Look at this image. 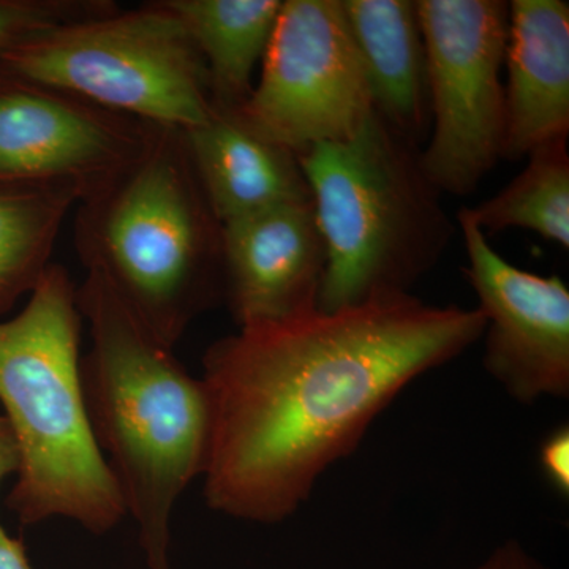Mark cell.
<instances>
[{
  "instance_id": "cell-15",
  "label": "cell",
  "mask_w": 569,
  "mask_h": 569,
  "mask_svg": "<svg viewBox=\"0 0 569 569\" xmlns=\"http://www.w3.org/2000/svg\"><path fill=\"white\" fill-rule=\"evenodd\" d=\"M208 69L212 103L241 108L253 91L283 0H164Z\"/></svg>"
},
{
  "instance_id": "cell-18",
  "label": "cell",
  "mask_w": 569,
  "mask_h": 569,
  "mask_svg": "<svg viewBox=\"0 0 569 569\" xmlns=\"http://www.w3.org/2000/svg\"><path fill=\"white\" fill-rule=\"evenodd\" d=\"M111 3L108 0H0V51L28 33L88 17Z\"/></svg>"
},
{
  "instance_id": "cell-20",
  "label": "cell",
  "mask_w": 569,
  "mask_h": 569,
  "mask_svg": "<svg viewBox=\"0 0 569 569\" xmlns=\"http://www.w3.org/2000/svg\"><path fill=\"white\" fill-rule=\"evenodd\" d=\"M467 569H553L542 563L523 548L518 539H508L486 557L481 563Z\"/></svg>"
},
{
  "instance_id": "cell-21",
  "label": "cell",
  "mask_w": 569,
  "mask_h": 569,
  "mask_svg": "<svg viewBox=\"0 0 569 569\" xmlns=\"http://www.w3.org/2000/svg\"><path fill=\"white\" fill-rule=\"evenodd\" d=\"M21 466L20 447L9 419L0 415V485L10 475H18Z\"/></svg>"
},
{
  "instance_id": "cell-4",
  "label": "cell",
  "mask_w": 569,
  "mask_h": 569,
  "mask_svg": "<svg viewBox=\"0 0 569 569\" xmlns=\"http://www.w3.org/2000/svg\"><path fill=\"white\" fill-rule=\"evenodd\" d=\"M74 242L86 269L168 347L223 301L222 223L181 130L153 127L144 151L81 201Z\"/></svg>"
},
{
  "instance_id": "cell-8",
  "label": "cell",
  "mask_w": 569,
  "mask_h": 569,
  "mask_svg": "<svg viewBox=\"0 0 569 569\" xmlns=\"http://www.w3.org/2000/svg\"><path fill=\"white\" fill-rule=\"evenodd\" d=\"M261 62L260 82L238 110L296 156L348 140L372 116L342 0H283Z\"/></svg>"
},
{
  "instance_id": "cell-5",
  "label": "cell",
  "mask_w": 569,
  "mask_h": 569,
  "mask_svg": "<svg viewBox=\"0 0 569 569\" xmlns=\"http://www.w3.org/2000/svg\"><path fill=\"white\" fill-rule=\"evenodd\" d=\"M419 157L376 110L348 140L298 153L326 246L317 309L410 295L443 257L455 224Z\"/></svg>"
},
{
  "instance_id": "cell-22",
  "label": "cell",
  "mask_w": 569,
  "mask_h": 569,
  "mask_svg": "<svg viewBox=\"0 0 569 569\" xmlns=\"http://www.w3.org/2000/svg\"><path fill=\"white\" fill-rule=\"evenodd\" d=\"M0 569H33L21 539L10 537L0 526Z\"/></svg>"
},
{
  "instance_id": "cell-2",
  "label": "cell",
  "mask_w": 569,
  "mask_h": 569,
  "mask_svg": "<svg viewBox=\"0 0 569 569\" xmlns=\"http://www.w3.org/2000/svg\"><path fill=\"white\" fill-rule=\"evenodd\" d=\"M77 299L91 331L81 380L93 436L149 568L170 569L173 509L208 460V391L99 272L88 271Z\"/></svg>"
},
{
  "instance_id": "cell-1",
  "label": "cell",
  "mask_w": 569,
  "mask_h": 569,
  "mask_svg": "<svg viewBox=\"0 0 569 569\" xmlns=\"http://www.w3.org/2000/svg\"><path fill=\"white\" fill-rule=\"evenodd\" d=\"M479 309L387 296L249 326L206 350V505L280 523L299 511L400 392L482 339Z\"/></svg>"
},
{
  "instance_id": "cell-16",
  "label": "cell",
  "mask_w": 569,
  "mask_h": 569,
  "mask_svg": "<svg viewBox=\"0 0 569 569\" xmlns=\"http://www.w3.org/2000/svg\"><path fill=\"white\" fill-rule=\"evenodd\" d=\"M69 187L0 186V316L40 282L67 213Z\"/></svg>"
},
{
  "instance_id": "cell-17",
  "label": "cell",
  "mask_w": 569,
  "mask_h": 569,
  "mask_svg": "<svg viewBox=\"0 0 569 569\" xmlns=\"http://www.w3.org/2000/svg\"><path fill=\"white\" fill-rule=\"evenodd\" d=\"M526 170L475 208H460L481 233L522 228L569 247L568 138L545 142L529 153Z\"/></svg>"
},
{
  "instance_id": "cell-19",
  "label": "cell",
  "mask_w": 569,
  "mask_h": 569,
  "mask_svg": "<svg viewBox=\"0 0 569 569\" xmlns=\"http://www.w3.org/2000/svg\"><path fill=\"white\" fill-rule=\"evenodd\" d=\"M539 468L550 488L560 497L569 496V427L553 429L539 445Z\"/></svg>"
},
{
  "instance_id": "cell-6",
  "label": "cell",
  "mask_w": 569,
  "mask_h": 569,
  "mask_svg": "<svg viewBox=\"0 0 569 569\" xmlns=\"http://www.w3.org/2000/svg\"><path fill=\"white\" fill-rule=\"evenodd\" d=\"M0 70L138 121L192 129L212 110L200 51L164 0L28 33L0 51Z\"/></svg>"
},
{
  "instance_id": "cell-11",
  "label": "cell",
  "mask_w": 569,
  "mask_h": 569,
  "mask_svg": "<svg viewBox=\"0 0 569 569\" xmlns=\"http://www.w3.org/2000/svg\"><path fill=\"white\" fill-rule=\"evenodd\" d=\"M223 302L238 329L316 310L326 246L312 201L272 206L222 224Z\"/></svg>"
},
{
  "instance_id": "cell-13",
  "label": "cell",
  "mask_w": 569,
  "mask_h": 569,
  "mask_svg": "<svg viewBox=\"0 0 569 569\" xmlns=\"http://www.w3.org/2000/svg\"><path fill=\"white\" fill-rule=\"evenodd\" d=\"M182 134L220 223L272 206L312 201L296 152L258 132L238 108L212 103L206 121Z\"/></svg>"
},
{
  "instance_id": "cell-7",
  "label": "cell",
  "mask_w": 569,
  "mask_h": 569,
  "mask_svg": "<svg viewBox=\"0 0 569 569\" xmlns=\"http://www.w3.org/2000/svg\"><path fill=\"white\" fill-rule=\"evenodd\" d=\"M432 123L421 167L440 193L473 192L501 160L509 3L418 0Z\"/></svg>"
},
{
  "instance_id": "cell-14",
  "label": "cell",
  "mask_w": 569,
  "mask_h": 569,
  "mask_svg": "<svg viewBox=\"0 0 569 569\" xmlns=\"http://www.w3.org/2000/svg\"><path fill=\"white\" fill-rule=\"evenodd\" d=\"M373 110L408 140L429 137L425 40L413 0H342Z\"/></svg>"
},
{
  "instance_id": "cell-9",
  "label": "cell",
  "mask_w": 569,
  "mask_h": 569,
  "mask_svg": "<svg viewBox=\"0 0 569 569\" xmlns=\"http://www.w3.org/2000/svg\"><path fill=\"white\" fill-rule=\"evenodd\" d=\"M153 127L0 70V186L69 187L81 203L144 151Z\"/></svg>"
},
{
  "instance_id": "cell-10",
  "label": "cell",
  "mask_w": 569,
  "mask_h": 569,
  "mask_svg": "<svg viewBox=\"0 0 569 569\" xmlns=\"http://www.w3.org/2000/svg\"><path fill=\"white\" fill-rule=\"evenodd\" d=\"M466 241L463 269L486 318L482 366L509 397L530 406L569 396V290L559 276L509 263L458 212Z\"/></svg>"
},
{
  "instance_id": "cell-3",
  "label": "cell",
  "mask_w": 569,
  "mask_h": 569,
  "mask_svg": "<svg viewBox=\"0 0 569 569\" xmlns=\"http://www.w3.org/2000/svg\"><path fill=\"white\" fill-rule=\"evenodd\" d=\"M81 325L77 287L54 263L22 312L0 323V402L21 455L7 505L24 526L66 518L104 535L127 509L89 421Z\"/></svg>"
},
{
  "instance_id": "cell-12",
  "label": "cell",
  "mask_w": 569,
  "mask_h": 569,
  "mask_svg": "<svg viewBox=\"0 0 569 569\" xmlns=\"http://www.w3.org/2000/svg\"><path fill=\"white\" fill-rule=\"evenodd\" d=\"M501 160L569 134V3L509 2Z\"/></svg>"
}]
</instances>
